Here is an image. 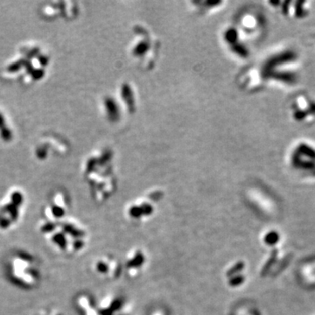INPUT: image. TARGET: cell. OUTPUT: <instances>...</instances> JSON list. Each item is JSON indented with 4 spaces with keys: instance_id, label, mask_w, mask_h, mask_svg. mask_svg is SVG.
<instances>
[{
    "instance_id": "4",
    "label": "cell",
    "mask_w": 315,
    "mask_h": 315,
    "mask_svg": "<svg viewBox=\"0 0 315 315\" xmlns=\"http://www.w3.org/2000/svg\"><path fill=\"white\" fill-rule=\"evenodd\" d=\"M69 209L70 203L66 196L62 193H57L45 207L43 218H41V220L47 222H58L66 218Z\"/></svg>"
},
{
    "instance_id": "8",
    "label": "cell",
    "mask_w": 315,
    "mask_h": 315,
    "mask_svg": "<svg viewBox=\"0 0 315 315\" xmlns=\"http://www.w3.org/2000/svg\"><path fill=\"white\" fill-rule=\"evenodd\" d=\"M34 315H65L60 309L58 308H45L41 309L39 312H37Z\"/></svg>"
},
{
    "instance_id": "6",
    "label": "cell",
    "mask_w": 315,
    "mask_h": 315,
    "mask_svg": "<svg viewBox=\"0 0 315 315\" xmlns=\"http://www.w3.org/2000/svg\"><path fill=\"white\" fill-rule=\"evenodd\" d=\"M147 263L146 253L141 249H134L130 252L126 260V271L127 274L134 278L139 275L145 269Z\"/></svg>"
},
{
    "instance_id": "2",
    "label": "cell",
    "mask_w": 315,
    "mask_h": 315,
    "mask_svg": "<svg viewBox=\"0 0 315 315\" xmlns=\"http://www.w3.org/2000/svg\"><path fill=\"white\" fill-rule=\"evenodd\" d=\"M5 271L7 279L23 290L36 288L42 279L40 263L33 254L24 250H15L7 256Z\"/></svg>"
},
{
    "instance_id": "5",
    "label": "cell",
    "mask_w": 315,
    "mask_h": 315,
    "mask_svg": "<svg viewBox=\"0 0 315 315\" xmlns=\"http://www.w3.org/2000/svg\"><path fill=\"white\" fill-rule=\"evenodd\" d=\"M93 271L104 279H115L120 274V265L112 257L103 256L94 262Z\"/></svg>"
},
{
    "instance_id": "3",
    "label": "cell",
    "mask_w": 315,
    "mask_h": 315,
    "mask_svg": "<svg viewBox=\"0 0 315 315\" xmlns=\"http://www.w3.org/2000/svg\"><path fill=\"white\" fill-rule=\"evenodd\" d=\"M23 206V195L18 191L11 193L0 203V231L14 229L20 222L22 218Z\"/></svg>"
},
{
    "instance_id": "1",
    "label": "cell",
    "mask_w": 315,
    "mask_h": 315,
    "mask_svg": "<svg viewBox=\"0 0 315 315\" xmlns=\"http://www.w3.org/2000/svg\"><path fill=\"white\" fill-rule=\"evenodd\" d=\"M39 230L57 253L75 256L86 248L88 232L85 227L74 218L66 217L58 222L40 220Z\"/></svg>"
},
{
    "instance_id": "7",
    "label": "cell",
    "mask_w": 315,
    "mask_h": 315,
    "mask_svg": "<svg viewBox=\"0 0 315 315\" xmlns=\"http://www.w3.org/2000/svg\"><path fill=\"white\" fill-rule=\"evenodd\" d=\"M299 279L305 287L315 288V256L300 264Z\"/></svg>"
}]
</instances>
